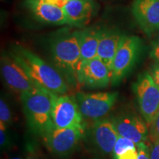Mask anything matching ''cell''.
<instances>
[{"label":"cell","instance_id":"1","mask_svg":"<svg viewBox=\"0 0 159 159\" xmlns=\"http://www.w3.org/2000/svg\"><path fill=\"white\" fill-rule=\"evenodd\" d=\"M80 35V30L64 29L52 37L49 45L55 68L73 87L79 86L78 74L82 64Z\"/></svg>","mask_w":159,"mask_h":159},{"label":"cell","instance_id":"2","mask_svg":"<svg viewBox=\"0 0 159 159\" xmlns=\"http://www.w3.org/2000/svg\"><path fill=\"white\" fill-rule=\"evenodd\" d=\"M11 53L39 88L56 95L66 94L68 83L55 67L22 46H14Z\"/></svg>","mask_w":159,"mask_h":159},{"label":"cell","instance_id":"3","mask_svg":"<svg viewBox=\"0 0 159 159\" xmlns=\"http://www.w3.org/2000/svg\"><path fill=\"white\" fill-rule=\"evenodd\" d=\"M53 96L54 94L42 89L20 95L29 127L41 137L54 126L52 120Z\"/></svg>","mask_w":159,"mask_h":159},{"label":"cell","instance_id":"4","mask_svg":"<svg viewBox=\"0 0 159 159\" xmlns=\"http://www.w3.org/2000/svg\"><path fill=\"white\" fill-rule=\"evenodd\" d=\"M116 91L85 93L75 95L84 120L95 121L103 119L110 112L118 99Z\"/></svg>","mask_w":159,"mask_h":159},{"label":"cell","instance_id":"5","mask_svg":"<svg viewBox=\"0 0 159 159\" xmlns=\"http://www.w3.org/2000/svg\"><path fill=\"white\" fill-rule=\"evenodd\" d=\"M141 114L151 125L159 113V87L149 72L140 75L134 85Z\"/></svg>","mask_w":159,"mask_h":159},{"label":"cell","instance_id":"6","mask_svg":"<svg viewBox=\"0 0 159 159\" xmlns=\"http://www.w3.org/2000/svg\"><path fill=\"white\" fill-rule=\"evenodd\" d=\"M142 47V40L139 37L125 35L111 67V83L113 85L120 83L132 69L139 56Z\"/></svg>","mask_w":159,"mask_h":159},{"label":"cell","instance_id":"7","mask_svg":"<svg viewBox=\"0 0 159 159\" xmlns=\"http://www.w3.org/2000/svg\"><path fill=\"white\" fill-rule=\"evenodd\" d=\"M85 126L57 128L53 126L42 138L46 147L57 157H67L77 148L84 136Z\"/></svg>","mask_w":159,"mask_h":159},{"label":"cell","instance_id":"8","mask_svg":"<svg viewBox=\"0 0 159 159\" xmlns=\"http://www.w3.org/2000/svg\"><path fill=\"white\" fill-rule=\"evenodd\" d=\"M4 83L12 91L21 95L39 88L11 52L2 53L0 60Z\"/></svg>","mask_w":159,"mask_h":159},{"label":"cell","instance_id":"9","mask_svg":"<svg viewBox=\"0 0 159 159\" xmlns=\"http://www.w3.org/2000/svg\"><path fill=\"white\" fill-rule=\"evenodd\" d=\"M52 120L57 128L85 126L84 119L75 96L54 94L52 108Z\"/></svg>","mask_w":159,"mask_h":159},{"label":"cell","instance_id":"10","mask_svg":"<svg viewBox=\"0 0 159 159\" xmlns=\"http://www.w3.org/2000/svg\"><path fill=\"white\" fill-rule=\"evenodd\" d=\"M111 71L99 57L82 63L78 74L79 86L102 89L111 83Z\"/></svg>","mask_w":159,"mask_h":159},{"label":"cell","instance_id":"11","mask_svg":"<svg viewBox=\"0 0 159 159\" xmlns=\"http://www.w3.org/2000/svg\"><path fill=\"white\" fill-rule=\"evenodd\" d=\"M119 136L128 139L137 145L146 143L149 130L144 119L131 113H122L113 118Z\"/></svg>","mask_w":159,"mask_h":159},{"label":"cell","instance_id":"12","mask_svg":"<svg viewBox=\"0 0 159 159\" xmlns=\"http://www.w3.org/2000/svg\"><path fill=\"white\" fill-rule=\"evenodd\" d=\"M132 13L138 25L147 35L159 33V0H135Z\"/></svg>","mask_w":159,"mask_h":159},{"label":"cell","instance_id":"13","mask_svg":"<svg viewBox=\"0 0 159 159\" xmlns=\"http://www.w3.org/2000/svg\"><path fill=\"white\" fill-rule=\"evenodd\" d=\"M119 137L113 119L103 118L95 121L91 128V142L102 154L112 155Z\"/></svg>","mask_w":159,"mask_h":159},{"label":"cell","instance_id":"14","mask_svg":"<svg viewBox=\"0 0 159 159\" xmlns=\"http://www.w3.org/2000/svg\"><path fill=\"white\" fill-rule=\"evenodd\" d=\"M25 6L32 16L39 22L49 25H68L63 7L41 0H26Z\"/></svg>","mask_w":159,"mask_h":159},{"label":"cell","instance_id":"15","mask_svg":"<svg viewBox=\"0 0 159 159\" xmlns=\"http://www.w3.org/2000/svg\"><path fill=\"white\" fill-rule=\"evenodd\" d=\"M68 25L83 28L97 12L94 0H68L63 6Z\"/></svg>","mask_w":159,"mask_h":159},{"label":"cell","instance_id":"16","mask_svg":"<svg viewBox=\"0 0 159 159\" xmlns=\"http://www.w3.org/2000/svg\"><path fill=\"white\" fill-rule=\"evenodd\" d=\"M124 36L125 35L116 29L102 28L101 30L97 57L105 63L111 71L115 55Z\"/></svg>","mask_w":159,"mask_h":159},{"label":"cell","instance_id":"17","mask_svg":"<svg viewBox=\"0 0 159 159\" xmlns=\"http://www.w3.org/2000/svg\"><path fill=\"white\" fill-rule=\"evenodd\" d=\"M101 30L102 28L99 27H89L80 30V48L82 63L97 57Z\"/></svg>","mask_w":159,"mask_h":159},{"label":"cell","instance_id":"18","mask_svg":"<svg viewBox=\"0 0 159 159\" xmlns=\"http://www.w3.org/2000/svg\"><path fill=\"white\" fill-rule=\"evenodd\" d=\"M112 156L114 159H138V148L132 141L119 136Z\"/></svg>","mask_w":159,"mask_h":159},{"label":"cell","instance_id":"19","mask_svg":"<svg viewBox=\"0 0 159 159\" xmlns=\"http://www.w3.org/2000/svg\"><path fill=\"white\" fill-rule=\"evenodd\" d=\"M12 113L9 105L5 99L1 98L0 100V123L5 125L7 127L12 123Z\"/></svg>","mask_w":159,"mask_h":159},{"label":"cell","instance_id":"20","mask_svg":"<svg viewBox=\"0 0 159 159\" xmlns=\"http://www.w3.org/2000/svg\"><path fill=\"white\" fill-rule=\"evenodd\" d=\"M7 127L0 123V145L2 149L8 148L11 144L9 134L7 132Z\"/></svg>","mask_w":159,"mask_h":159},{"label":"cell","instance_id":"21","mask_svg":"<svg viewBox=\"0 0 159 159\" xmlns=\"http://www.w3.org/2000/svg\"><path fill=\"white\" fill-rule=\"evenodd\" d=\"M150 136L152 142L159 141V113L150 125Z\"/></svg>","mask_w":159,"mask_h":159},{"label":"cell","instance_id":"22","mask_svg":"<svg viewBox=\"0 0 159 159\" xmlns=\"http://www.w3.org/2000/svg\"><path fill=\"white\" fill-rule=\"evenodd\" d=\"M138 148V159H150V148L146 143L137 145Z\"/></svg>","mask_w":159,"mask_h":159},{"label":"cell","instance_id":"23","mask_svg":"<svg viewBox=\"0 0 159 159\" xmlns=\"http://www.w3.org/2000/svg\"><path fill=\"white\" fill-rule=\"evenodd\" d=\"M150 147V159H159V141L152 142Z\"/></svg>","mask_w":159,"mask_h":159},{"label":"cell","instance_id":"24","mask_svg":"<svg viewBox=\"0 0 159 159\" xmlns=\"http://www.w3.org/2000/svg\"><path fill=\"white\" fill-rule=\"evenodd\" d=\"M150 56L156 61V63H159V37L152 43V49L150 52Z\"/></svg>","mask_w":159,"mask_h":159},{"label":"cell","instance_id":"25","mask_svg":"<svg viewBox=\"0 0 159 159\" xmlns=\"http://www.w3.org/2000/svg\"><path fill=\"white\" fill-rule=\"evenodd\" d=\"M151 76L153 78L155 83L159 87V63H156L152 67L151 71Z\"/></svg>","mask_w":159,"mask_h":159},{"label":"cell","instance_id":"26","mask_svg":"<svg viewBox=\"0 0 159 159\" xmlns=\"http://www.w3.org/2000/svg\"><path fill=\"white\" fill-rule=\"evenodd\" d=\"M41 1L45 2L52 4V5H55L60 6V7H63V6L66 5L68 0H41Z\"/></svg>","mask_w":159,"mask_h":159},{"label":"cell","instance_id":"27","mask_svg":"<svg viewBox=\"0 0 159 159\" xmlns=\"http://www.w3.org/2000/svg\"><path fill=\"white\" fill-rule=\"evenodd\" d=\"M25 159H44V158H43L42 157L40 156L39 154H38L37 152H35V151L30 150L27 152Z\"/></svg>","mask_w":159,"mask_h":159},{"label":"cell","instance_id":"28","mask_svg":"<svg viewBox=\"0 0 159 159\" xmlns=\"http://www.w3.org/2000/svg\"><path fill=\"white\" fill-rule=\"evenodd\" d=\"M10 159H23L21 157H18V156H14V157H12Z\"/></svg>","mask_w":159,"mask_h":159}]
</instances>
